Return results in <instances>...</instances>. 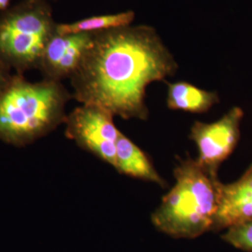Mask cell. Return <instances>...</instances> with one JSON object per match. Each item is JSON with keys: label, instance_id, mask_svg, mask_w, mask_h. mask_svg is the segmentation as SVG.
I'll return each mask as SVG.
<instances>
[{"label": "cell", "instance_id": "9", "mask_svg": "<svg viewBox=\"0 0 252 252\" xmlns=\"http://www.w3.org/2000/svg\"><path fill=\"white\" fill-rule=\"evenodd\" d=\"M114 168L120 174L134 179L155 183L161 187L166 185L147 154L122 132L118 137Z\"/></svg>", "mask_w": 252, "mask_h": 252}, {"label": "cell", "instance_id": "14", "mask_svg": "<svg viewBox=\"0 0 252 252\" xmlns=\"http://www.w3.org/2000/svg\"><path fill=\"white\" fill-rule=\"evenodd\" d=\"M10 0H0V9H5L8 8Z\"/></svg>", "mask_w": 252, "mask_h": 252}, {"label": "cell", "instance_id": "4", "mask_svg": "<svg viewBox=\"0 0 252 252\" xmlns=\"http://www.w3.org/2000/svg\"><path fill=\"white\" fill-rule=\"evenodd\" d=\"M55 26L50 12L36 3L10 11L0 19V60L18 70L39 66Z\"/></svg>", "mask_w": 252, "mask_h": 252}, {"label": "cell", "instance_id": "3", "mask_svg": "<svg viewBox=\"0 0 252 252\" xmlns=\"http://www.w3.org/2000/svg\"><path fill=\"white\" fill-rule=\"evenodd\" d=\"M174 178V186L152 215L153 224L177 237H195L213 228L219 207L218 177L187 156L179 159Z\"/></svg>", "mask_w": 252, "mask_h": 252}, {"label": "cell", "instance_id": "11", "mask_svg": "<svg viewBox=\"0 0 252 252\" xmlns=\"http://www.w3.org/2000/svg\"><path fill=\"white\" fill-rule=\"evenodd\" d=\"M134 10H126L118 13L105 14L82 19L68 24H56L55 33L59 35L95 33L112 28L128 27L133 25L135 21Z\"/></svg>", "mask_w": 252, "mask_h": 252}, {"label": "cell", "instance_id": "6", "mask_svg": "<svg viewBox=\"0 0 252 252\" xmlns=\"http://www.w3.org/2000/svg\"><path fill=\"white\" fill-rule=\"evenodd\" d=\"M243 116L242 108L234 107L214 123L195 122L191 126L189 138L198 149L196 160L211 176L218 177L220 165L234 152Z\"/></svg>", "mask_w": 252, "mask_h": 252}, {"label": "cell", "instance_id": "8", "mask_svg": "<svg viewBox=\"0 0 252 252\" xmlns=\"http://www.w3.org/2000/svg\"><path fill=\"white\" fill-rule=\"evenodd\" d=\"M219 207L213 228H230L252 220V165L230 184H220Z\"/></svg>", "mask_w": 252, "mask_h": 252}, {"label": "cell", "instance_id": "5", "mask_svg": "<svg viewBox=\"0 0 252 252\" xmlns=\"http://www.w3.org/2000/svg\"><path fill=\"white\" fill-rule=\"evenodd\" d=\"M64 125V134L69 139L103 162L115 166L121 131L112 114L95 106L81 105L67 114Z\"/></svg>", "mask_w": 252, "mask_h": 252}, {"label": "cell", "instance_id": "10", "mask_svg": "<svg viewBox=\"0 0 252 252\" xmlns=\"http://www.w3.org/2000/svg\"><path fill=\"white\" fill-rule=\"evenodd\" d=\"M166 105L172 110L202 114L219 103L216 92L201 89L187 81L166 82Z\"/></svg>", "mask_w": 252, "mask_h": 252}, {"label": "cell", "instance_id": "1", "mask_svg": "<svg viewBox=\"0 0 252 252\" xmlns=\"http://www.w3.org/2000/svg\"><path fill=\"white\" fill-rule=\"evenodd\" d=\"M178 68L175 56L152 26L95 32L70 77L73 96L81 105L98 107L114 117L146 121L148 86L166 81Z\"/></svg>", "mask_w": 252, "mask_h": 252}, {"label": "cell", "instance_id": "13", "mask_svg": "<svg viewBox=\"0 0 252 252\" xmlns=\"http://www.w3.org/2000/svg\"><path fill=\"white\" fill-rule=\"evenodd\" d=\"M11 78L9 75V66L0 60V91L2 90Z\"/></svg>", "mask_w": 252, "mask_h": 252}, {"label": "cell", "instance_id": "12", "mask_svg": "<svg viewBox=\"0 0 252 252\" xmlns=\"http://www.w3.org/2000/svg\"><path fill=\"white\" fill-rule=\"evenodd\" d=\"M224 239L236 248L252 251V220L230 227Z\"/></svg>", "mask_w": 252, "mask_h": 252}, {"label": "cell", "instance_id": "7", "mask_svg": "<svg viewBox=\"0 0 252 252\" xmlns=\"http://www.w3.org/2000/svg\"><path fill=\"white\" fill-rule=\"evenodd\" d=\"M92 36L93 33L59 35L54 31L39 63L46 79L57 81L70 79L81 63Z\"/></svg>", "mask_w": 252, "mask_h": 252}, {"label": "cell", "instance_id": "2", "mask_svg": "<svg viewBox=\"0 0 252 252\" xmlns=\"http://www.w3.org/2000/svg\"><path fill=\"white\" fill-rule=\"evenodd\" d=\"M69 98L60 81L11 76L0 91V140L24 147L50 134L64 124Z\"/></svg>", "mask_w": 252, "mask_h": 252}]
</instances>
